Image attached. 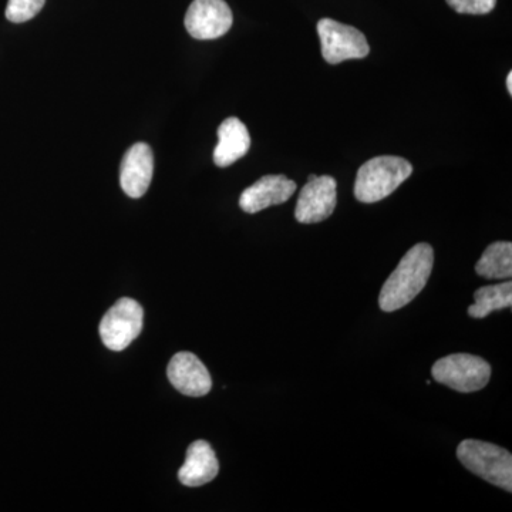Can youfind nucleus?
<instances>
[{
  "label": "nucleus",
  "mask_w": 512,
  "mask_h": 512,
  "mask_svg": "<svg viewBox=\"0 0 512 512\" xmlns=\"http://www.w3.org/2000/svg\"><path fill=\"white\" fill-rule=\"evenodd\" d=\"M434 265V249L431 245H414L383 285L379 306L383 312H396L416 298L429 282Z\"/></svg>",
  "instance_id": "1"
},
{
  "label": "nucleus",
  "mask_w": 512,
  "mask_h": 512,
  "mask_svg": "<svg viewBox=\"0 0 512 512\" xmlns=\"http://www.w3.org/2000/svg\"><path fill=\"white\" fill-rule=\"evenodd\" d=\"M412 173V164L402 157L372 158L357 171L356 200L365 204L382 201L393 194Z\"/></svg>",
  "instance_id": "2"
},
{
  "label": "nucleus",
  "mask_w": 512,
  "mask_h": 512,
  "mask_svg": "<svg viewBox=\"0 0 512 512\" xmlns=\"http://www.w3.org/2000/svg\"><path fill=\"white\" fill-rule=\"evenodd\" d=\"M457 457L467 470L503 490L512 491V456L510 451L480 440L461 441Z\"/></svg>",
  "instance_id": "3"
},
{
  "label": "nucleus",
  "mask_w": 512,
  "mask_h": 512,
  "mask_svg": "<svg viewBox=\"0 0 512 512\" xmlns=\"http://www.w3.org/2000/svg\"><path fill=\"white\" fill-rule=\"evenodd\" d=\"M434 380L460 393L484 389L491 379L490 363L481 357L457 353L437 360L431 369Z\"/></svg>",
  "instance_id": "4"
},
{
  "label": "nucleus",
  "mask_w": 512,
  "mask_h": 512,
  "mask_svg": "<svg viewBox=\"0 0 512 512\" xmlns=\"http://www.w3.org/2000/svg\"><path fill=\"white\" fill-rule=\"evenodd\" d=\"M143 319V308L134 299L123 298L114 303L100 323L104 346L114 352L128 348L143 330Z\"/></svg>",
  "instance_id": "5"
},
{
  "label": "nucleus",
  "mask_w": 512,
  "mask_h": 512,
  "mask_svg": "<svg viewBox=\"0 0 512 512\" xmlns=\"http://www.w3.org/2000/svg\"><path fill=\"white\" fill-rule=\"evenodd\" d=\"M318 35L322 43L323 59L330 64L363 59L369 55L370 47L365 35L353 26L343 25L333 19H322L318 23Z\"/></svg>",
  "instance_id": "6"
},
{
  "label": "nucleus",
  "mask_w": 512,
  "mask_h": 512,
  "mask_svg": "<svg viewBox=\"0 0 512 512\" xmlns=\"http://www.w3.org/2000/svg\"><path fill=\"white\" fill-rule=\"evenodd\" d=\"M338 204V184L333 177L311 175L299 194L295 208L296 221L301 224H318L328 220Z\"/></svg>",
  "instance_id": "7"
},
{
  "label": "nucleus",
  "mask_w": 512,
  "mask_h": 512,
  "mask_svg": "<svg viewBox=\"0 0 512 512\" xmlns=\"http://www.w3.org/2000/svg\"><path fill=\"white\" fill-rule=\"evenodd\" d=\"M234 16L225 0H194L185 15V29L194 39L212 40L231 29Z\"/></svg>",
  "instance_id": "8"
},
{
  "label": "nucleus",
  "mask_w": 512,
  "mask_h": 512,
  "mask_svg": "<svg viewBox=\"0 0 512 512\" xmlns=\"http://www.w3.org/2000/svg\"><path fill=\"white\" fill-rule=\"evenodd\" d=\"M167 376L175 389L185 396H207L212 389L210 372L194 353H177L167 367Z\"/></svg>",
  "instance_id": "9"
},
{
  "label": "nucleus",
  "mask_w": 512,
  "mask_h": 512,
  "mask_svg": "<svg viewBox=\"0 0 512 512\" xmlns=\"http://www.w3.org/2000/svg\"><path fill=\"white\" fill-rule=\"evenodd\" d=\"M153 150L146 143L134 144L124 154L120 167V184L130 198H141L153 180Z\"/></svg>",
  "instance_id": "10"
},
{
  "label": "nucleus",
  "mask_w": 512,
  "mask_h": 512,
  "mask_svg": "<svg viewBox=\"0 0 512 512\" xmlns=\"http://www.w3.org/2000/svg\"><path fill=\"white\" fill-rule=\"evenodd\" d=\"M296 188L295 181L285 175H265L242 192L239 207L248 214H256L272 205L284 204L295 194Z\"/></svg>",
  "instance_id": "11"
},
{
  "label": "nucleus",
  "mask_w": 512,
  "mask_h": 512,
  "mask_svg": "<svg viewBox=\"0 0 512 512\" xmlns=\"http://www.w3.org/2000/svg\"><path fill=\"white\" fill-rule=\"evenodd\" d=\"M220 473V463L207 441L197 440L188 447L184 466L178 471V480L187 487H201L211 483Z\"/></svg>",
  "instance_id": "12"
},
{
  "label": "nucleus",
  "mask_w": 512,
  "mask_h": 512,
  "mask_svg": "<svg viewBox=\"0 0 512 512\" xmlns=\"http://www.w3.org/2000/svg\"><path fill=\"white\" fill-rule=\"evenodd\" d=\"M251 147L248 128L237 117H229L218 128V144L214 150V163L229 167L245 156Z\"/></svg>",
  "instance_id": "13"
},
{
  "label": "nucleus",
  "mask_w": 512,
  "mask_h": 512,
  "mask_svg": "<svg viewBox=\"0 0 512 512\" xmlns=\"http://www.w3.org/2000/svg\"><path fill=\"white\" fill-rule=\"evenodd\" d=\"M476 272L487 279H510L512 276V244L511 242H494L485 249Z\"/></svg>",
  "instance_id": "14"
},
{
  "label": "nucleus",
  "mask_w": 512,
  "mask_h": 512,
  "mask_svg": "<svg viewBox=\"0 0 512 512\" xmlns=\"http://www.w3.org/2000/svg\"><path fill=\"white\" fill-rule=\"evenodd\" d=\"M476 303L468 308V315L474 319L487 318L491 312L512 306L511 281L493 286H483L474 293Z\"/></svg>",
  "instance_id": "15"
},
{
  "label": "nucleus",
  "mask_w": 512,
  "mask_h": 512,
  "mask_svg": "<svg viewBox=\"0 0 512 512\" xmlns=\"http://www.w3.org/2000/svg\"><path fill=\"white\" fill-rule=\"evenodd\" d=\"M46 0H9L6 19L12 23H23L35 18L43 9Z\"/></svg>",
  "instance_id": "16"
},
{
  "label": "nucleus",
  "mask_w": 512,
  "mask_h": 512,
  "mask_svg": "<svg viewBox=\"0 0 512 512\" xmlns=\"http://www.w3.org/2000/svg\"><path fill=\"white\" fill-rule=\"evenodd\" d=\"M450 8L463 15H487L497 5V0H447Z\"/></svg>",
  "instance_id": "17"
},
{
  "label": "nucleus",
  "mask_w": 512,
  "mask_h": 512,
  "mask_svg": "<svg viewBox=\"0 0 512 512\" xmlns=\"http://www.w3.org/2000/svg\"><path fill=\"white\" fill-rule=\"evenodd\" d=\"M507 87H508V92H510V94H511L512 93V73H508Z\"/></svg>",
  "instance_id": "18"
}]
</instances>
